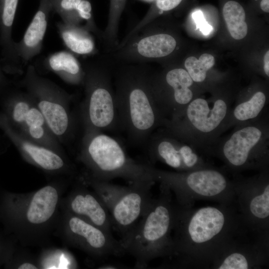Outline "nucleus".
<instances>
[{
	"label": "nucleus",
	"mask_w": 269,
	"mask_h": 269,
	"mask_svg": "<svg viewBox=\"0 0 269 269\" xmlns=\"http://www.w3.org/2000/svg\"><path fill=\"white\" fill-rule=\"evenodd\" d=\"M245 224L234 203L195 209L175 204L167 259L180 269H210L221 247Z\"/></svg>",
	"instance_id": "f257e3e1"
},
{
	"label": "nucleus",
	"mask_w": 269,
	"mask_h": 269,
	"mask_svg": "<svg viewBox=\"0 0 269 269\" xmlns=\"http://www.w3.org/2000/svg\"><path fill=\"white\" fill-rule=\"evenodd\" d=\"M150 74L141 65H125L115 74L116 107L121 130L135 144L146 143L167 120L153 97Z\"/></svg>",
	"instance_id": "f03ea898"
},
{
	"label": "nucleus",
	"mask_w": 269,
	"mask_h": 269,
	"mask_svg": "<svg viewBox=\"0 0 269 269\" xmlns=\"http://www.w3.org/2000/svg\"><path fill=\"white\" fill-rule=\"evenodd\" d=\"M159 191L133 229L120 240L137 268L146 267L156 258H167L171 253L175 203L167 186L160 184Z\"/></svg>",
	"instance_id": "7ed1b4c3"
},
{
	"label": "nucleus",
	"mask_w": 269,
	"mask_h": 269,
	"mask_svg": "<svg viewBox=\"0 0 269 269\" xmlns=\"http://www.w3.org/2000/svg\"><path fill=\"white\" fill-rule=\"evenodd\" d=\"M269 120L267 113L260 119L237 125L232 132L220 137L205 155L224 163L226 172L237 176L246 170L269 169Z\"/></svg>",
	"instance_id": "20e7f679"
},
{
	"label": "nucleus",
	"mask_w": 269,
	"mask_h": 269,
	"mask_svg": "<svg viewBox=\"0 0 269 269\" xmlns=\"http://www.w3.org/2000/svg\"><path fill=\"white\" fill-rule=\"evenodd\" d=\"M83 128L78 159L89 171L87 178L110 181L121 178L130 183L154 181L146 164L131 158L116 139L100 130Z\"/></svg>",
	"instance_id": "39448f33"
},
{
	"label": "nucleus",
	"mask_w": 269,
	"mask_h": 269,
	"mask_svg": "<svg viewBox=\"0 0 269 269\" xmlns=\"http://www.w3.org/2000/svg\"><path fill=\"white\" fill-rule=\"evenodd\" d=\"M232 103L225 97L211 100L196 97L179 116L167 120L160 128L205 154L226 132Z\"/></svg>",
	"instance_id": "423d86ee"
},
{
	"label": "nucleus",
	"mask_w": 269,
	"mask_h": 269,
	"mask_svg": "<svg viewBox=\"0 0 269 269\" xmlns=\"http://www.w3.org/2000/svg\"><path fill=\"white\" fill-rule=\"evenodd\" d=\"M146 168L155 182L170 189L180 206L192 207L200 200L219 204L234 203L233 179L222 168L213 166L190 171L173 172L146 164Z\"/></svg>",
	"instance_id": "0eeeda50"
},
{
	"label": "nucleus",
	"mask_w": 269,
	"mask_h": 269,
	"mask_svg": "<svg viewBox=\"0 0 269 269\" xmlns=\"http://www.w3.org/2000/svg\"><path fill=\"white\" fill-rule=\"evenodd\" d=\"M87 179L107 207L113 229L123 239L133 229L148 207L152 199L151 189L155 182L139 181L121 186L110 181Z\"/></svg>",
	"instance_id": "6e6552de"
},
{
	"label": "nucleus",
	"mask_w": 269,
	"mask_h": 269,
	"mask_svg": "<svg viewBox=\"0 0 269 269\" xmlns=\"http://www.w3.org/2000/svg\"><path fill=\"white\" fill-rule=\"evenodd\" d=\"M84 68L85 98L80 111L83 127L101 131L121 130L109 69L98 64H89Z\"/></svg>",
	"instance_id": "1a4fd4ad"
},
{
	"label": "nucleus",
	"mask_w": 269,
	"mask_h": 269,
	"mask_svg": "<svg viewBox=\"0 0 269 269\" xmlns=\"http://www.w3.org/2000/svg\"><path fill=\"white\" fill-rule=\"evenodd\" d=\"M22 85L33 99L46 125L60 142L74 134L75 118L70 108L71 96L29 65Z\"/></svg>",
	"instance_id": "9d476101"
},
{
	"label": "nucleus",
	"mask_w": 269,
	"mask_h": 269,
	"mask_svg": "<svg viewBox=\"0 0 269 269\" xmlns=\"http://www.w3.org/2000/svg\"><path fill=\"white\" fill-rule=\"evenodd\" d=\"M269 259V233L244 225L221 247L211 264L213 269H259Z\"/></svg>",
	"instance_id": "9b49d317"
},
{
	"label": "nucleus",
	"mask_w": 269,
	"mask_h": 269,
	"mask_svg": "<svg viewBox=\"0 0 269 269\" xmlns=\"http://www.w3.org/2000/svg\"><path fill=\"white\" fill-rule=\"evenodd\" d=\"M233 179L234 203L243 222L255 231L269 233V169Z\"/></svg>",
	"instance_id": "f8f14e48"
},
{
	"label": "nucleus",
	"mask_w": 269,
	"mask_h": 269,
	"mask_svg": "<svg viewBox=\"0 0 269 269\" xmlns=\"http://www.w3.org/2000/svg\"><path fill=\"white\" fill-rule=\"evenodd\" d=\"M7 122L29 140L61 154L60 142L49 130L43 116L27 92L16 94L2 106Z\"/></svg>",
	"instance_id": "ddd939ff"
},
{
	"label": "nucleus",
	"mask_w": 269,
	"mask_h": 269,
	"mask_svg": "<svg viewBox=\"0 0 269 269\" xmlns=\"http://www.w3.org/2000/svg\"><path fill=\"white\" fill-rule=\"evenodd\" d=\"M146 143L151 161H160L176 171L186 172L213 166L195 147L160 128L151 134Z\"/></svg>",
	"instance_id": "4468645a"
},
{
	"label": "nucleus",
	"mask_w": 269,
	"mask_h": 269,
	"mask_svg": "<svg viewBox=\"0 0 269 269\" xmlns=\"http://www.w3.org/2000/svg\"><path fill=\"white\" fill-rule=\"evenodd\" d=\"M149 79L156 103L168 120L176 118L197 97L192 89L194 82L183 68L170 69L162 77L150 74Z\"/></svg>",
	"instance_id": "2eb2a0df"
},
{
	"label": "nucleus",
	"mask_w": 269,
	"mask_h": 269,
	"mask_svg": "<svg viewBox=\"0 0 269 269\" xmlns=\"http://www.w3.org/2000/svg\"><path fill=\"white\" fill-rule=\"evenodd\" d=\"M67 227L73 244L95 256L106 258L126 253L120 240H116L112 234L79 217L71 214Z\"/></svg>",
	"instance_id": "dca6fc26"
},
{
	"label": "nucleus",
	"mask_w": 269,
	"mask_h": 269,
	"mask_svg": "<svg viewBox=\"0 0 269 269\" xmlns=\"http://www.w3.org/2000/svg\"><path fill=\"white\" fill-rule=\"evenodd\" d=\"M0 129L21 154L37 166L47 171H57L65 166L60 153L21 135L11 127L2 112H0Z\"/></svg>",
	"instance_id": "f3484780"
},
{
	"label": "nucleus",
	"mask_w": 269,
	"mask_h": 269,
	"mask_svg": "<svg viewBox=\"0 0 269 269\" xmlns=\"http://www.w3.org/2000/svg\"><path fill=\"white\" fill-rule=\"evenodd\" d=\"M69 208L71 214L112 234L113 228L109 212L96 193L85 189L78 190L69 200Z\"/></svg>",
	"instance_id": "a211bd4d"
},
{
	"label": "nucleus",
	"mask_w": 269,
	"mask_h": 269,
	"mask_svg": "<svg viewBox=\"0 0 269 269\" xmlns=\"http://www.w3.org/2000/svg\"><path fill=\"white\" fill-rule=\"evenodd\" d=\"M48 10L45 3L35 13L21 41L16 44V54L24 65L41 50L48 23Z\"/></svg>",
	"instance_id": "6ab92c4d"
},
{
	"label": "nucleus",
	"mask_w": 269,
	"mask_h": 269,
	"mask_svg": "<svg viewBox=\"0 0 269 269\" xmlns=\"http://www.w3.org/2000/svg\"><path fill=\"white\" fill-rule=\"evenodd\" d=\"M241 99L232 106L226 131L237 125L257 120L268 113V98L263 91H257L249 97Z\"/></svg>",
	"instance_id": "aec40b11"
},
{
	"label": "nucleus",
	"mask_w": 269,
	"mask_h": 269,
	"mask_svg": "<svg viewBox=\"0 0 269 269\" xmlns=\"http://www.w3.org/2000/svg\"><path fill=\"white\" fill-rule=\"evenodd\" d=\"M46 68L58 75L65 82L75 85H83L84 68L71 52L59 51L49 55L44 61Z\"/></svg>",
	"instance_id": "412c9836"
},
{
	"label": "nucleus",
	"mask_w": 269,
	"mask_h": 269,
	"mask_svg": "<svg viewBox=\"0 0 269 269\" xmlns=\"http://www.w3.org/2000/svg\"><path fill=\"white\" fill-rule=\"evenodd\" d=\"M58 201V193L53 186H45L32 197L26 212L27 221L33 225L46 222L53 215Z\"/></svg>",
	"instance_id": "4be33fe9"
},
{
	"label": "nucleus",
	"mask_w": 269,
	"mask_h": 269,
	"mask_svg": "<svg viewBox=\"0 0 269 269\" xmlns=\"http://www.w3.org/2000/svg\"><path fill=\"white\" fill-rule=\"evenodd\" d=\"M56 26L64 44L73 53L88 55L95 52L94 39L90 30L85 25L83 26L59 22Z\"/></svg>",
	"instance_id": "5701e85b"
},
{
	"label": "nucleus",
	"mask_w": 269,
	"mask_h": 269,
	"mask_svg": "<svg viewBox=\"0 0 269 269\" xmlns=\"http://www.w3.org/2000/svg\"><path fill=\"white\" fill-rule=\"evenodd\" d=\"M223 14L232 37L237 40L244 38L247 34L248 26L242 5L236 1H229L223 6Z\"/></svg>",
	"instance_id": "b1692460"
},
{
	"label": "nucleus",
	"mask_w": 269,
	"mask_h": 269,
	"mask_svg": "<svg viewBox=\"0 0 269 269\" xmlns=\"http://www.w3.org/2000/svg\"><path fill=\"white\" fill-rule=\"evenodd\" d=\"M127 0H110L107 24L102 37L106 46L112 49L119 44L118 34L119 22Z\"/></svg>",
	"instance_id": "393cba45"
},
{
	"label": "nucleus",
	"mask_w": 269,
	"mask_h": 269,
	"mask_svg": "<svg viewBox=\"0 0 269 269\" xmlns=\"http://www.w3.org/2000/svg\"><path fill=\"white\" fill-rule=\"evenodd\" d=\"M214 64V57L210 54L204 53L199 59L194 56L188 57L185 61L184 66L193 81L199 83L205 81L207 71Z\"/></svg>",
	"instance_id": "a878e982"
},
{
	"label": "nucleus",
	"mask_w": 269,
	"mask_h": 269,
	"mask_svg": "<svg viewBox=\"0 0 269 269\" xmlns=\"http://www.w3.org/2000/svg\"><path fill=\"white\" fill-rule=\"evenodd\" d=\"M182 0H155L154 5L150 7L144 17L131 29L121 42H125L139 30L150 23L157 13L161 14L163 11L173 9L177 6Z\"/></svg>",
	"instance_id": "bb28decb"
},
{
	"label": "nucleus",
	"mask_w": 269,
	"mask_h": 269,
	"mask_svg": "<svg viewBox=\"0 0 269 269\" xmlns=\"http://www.w3.org/2000/svg\"><path fill=\"white\" fill-rule=\"evenodd\" d=\"M18 0H4L1 13V23L6 30L12 26Z\"/></svg>",
	"instance_id": "cd10ccee"
},
{
	"label": "nucleus",
	"mask_w": 269,
	"mask_h": 269,
	"mask_svg": "<svg viewBox=\"0 0 269 269\" xmlns=\"http://www.w3.org/2000/svg\"><path fill=\"white\" fill-rule=\"evenodd\" d=\"M192 17L195 21L196 28L205 35L209 34L213 30V28L206 20L203 12L200 10H197L192 14Z\"/></svg>",
	"instance_id": "c85d7f7f"
},
{
	"label": "nucleus",
	"mask_w": 269,
	"mask_h": 269,
	"mask_svg": "<svg viewBox=\"0 0 269 269\" xmlns=\"http://www.w3.org/2000/svg\"><path fill=\"white\" fill-rule=\"evenodd\" d=\"M264 70L265 74L266 75L269 77V51H267L266 53L264 58Z\"/></svg>",
	"instance_id": "c756f323"
},
{
	"label": "nucleus",
	"mask_w": 269,
	"mask_h": 269,
	"mask_svg": "<svg viewBox=\"0 0 269 269\" xmlns=\"http://www.w3.org/2000/svg\"><path fill=\"white\" fill-rule=\"evenodd\" d=\"M18 269H36L37 267L29 263H24L19 265L18 268Z\"/></svg>",
	"instance_id": "7c9ffc66"
},
{
	"label": "nucleus",
	"mask_w": 269,
	"mask_h": 269,
	"mask_svg": "<svg viewBox=\"0 0 269 269\" xmlns=\"http://www.w3.org/2000/svg\"><path fill=\"white\" fill-rule=\"evenodd\" d=\"M260 6L264 11L268 13L269 12V0H262Z\"/></svg>",
	"instance_id": "2f4dec72"
},
{
	"label": "nucleus",
	"mask_w": 269,
	"mask_h": 269,
	"mask_svg": "<svg viewBox=\"0 0 269 269\" xmlns=\"http://www.w3.org/2000/svg\"><path fill=\"white\" fill-rule=\"evenodd\" d=\"M1 253H2V248L0 243V259H1L2 256Z\"/></svg>",
	"instance_id": "473e14b6"
},
{
	"label": "nucleus",
	"mask_w": 269,
	"mask_h": 269,
	"mask_svg": "<svg viewBox=\"0 0 269 269\" xmlns=\"http://www.w3.org/2000/svg\"></svg>",
	"instance_id": "72a5a7b5"
},
{
	"label": "nucleus",
	"mask_w": 269,
	"mask_h": 269,
	"mask_svg": "<svg viewBox=\"0 0 269 269\" xmlns=\"http://www.w3.org/2000/svg\"></svg>",
	"instance_id": "f704fd0d"
}]
</instances>
